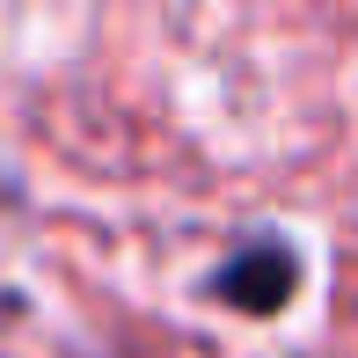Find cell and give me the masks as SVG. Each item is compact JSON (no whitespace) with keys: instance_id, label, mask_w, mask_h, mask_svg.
<instances>
[{"instance_id":"7a4b0ae2","label":"cell","mask_w":358,"mask_h":358,"mask_svg":"<svg viewBox=\"0 0 358 358\" xmlns=\"http://www.w3.org/2000/svg\"><path fill=\"white\" fill-rule=\"evenodd\" d=\"M8 198H15V183H8V176H0V205H8Z\"/></svg>"},{"instance_id":"6da1fadb","label":"cell","mask_w":358,"mask_h":358,"mask_svg":"<svg viewBox=\"0 0 358 358\" xmlns=\"http://www.w3.org/2000/svg\"><path fill=\"white\" fill-rule=\"evenodd\" d=\"M300 292V249L278 234H249L213 264L205 278V300L234 307V315H278V307Z\"/></svg>"}]
</instances>
